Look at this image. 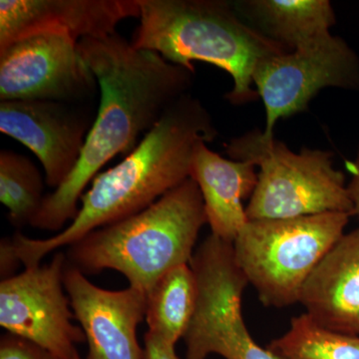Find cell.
I'll return each mask as SVG.
<instances>
[{
  "label": "cell",
  "instance_id": "obj_1",
  "mask_svg": "<svg viewBox=\"0 0 359 359\" xmlns=\"http://www.w3.org/2000/svg\"><path fill=\"white\" fill-rule=\"evenodd\" d=\"M100 90V105L81 158L62 185L45 197L32 224L61 231L76 218L85 189L115 156L131 154L170 106L188 94L194 72L119 33L78 41Z\"/></svg>",
  "mask_w": 359,
  "mask_h": 359
},
{
  "label": "cell",
  "instance_id": "obj_2",
  "mask_svg": "<svg viewBox=\"0 0 359 359\" xmlns=\"http://www.w3.org/2000/svg\"><path fill=\"white\" fill-rule=\"evenodd\" d=\"M218 131L198 99L186 94L168 108L154 128L131 154L97 175L82 195L76 218L48 238L11 237L25 269L40 266L47 255L70 247L91 231L138 214L191 178L194 156L201 143H210Z\"/></svg>",
  "mask_w": 359,
  "mask_h": 359
},
{
  "label": "cell",
  "instance_id": "obj_3",
  "mask_svg": "<svg viewBox=\"0 0 359 359\" xmlns=\"http://www.w3.org/2000/svg\"><path fill=\"white\" fill-rule=\"evenodd\" d=\"M139 25L131 43L157 52L169 62L194 69L203 61L223 69L233 80L226 95L244 104L259 96L252 89L257 65L269 56L292 51L241 18L235 6L222 0H138Z\"/></svg>",
  "mask_w": 359,
  "mask_h": 359
},
{
  "label": "cell",
  "instance_id": "obj_4",
  "mask_svg": "<svg viewBox=\"0 0 359 359\" xmlns=\"http://www.w3.org/2000/svg\"><path fill=\"white\" fill-rule=\"evenodd\" d=\"M207 223L199 187L189 178L147 209L71 245L66 259L83 273L119 271L147 294L167 271L190 264Z\"/></svg>",
  "mask_w": 359,
  "mask_h": 359
},
{
  "label": "cell",
  "instance_id": "obj_5",
  "mask_svg": "<svg viewBox=\"0 0 359 359\" xmlns=\"http://www.w3.org/2000/svg\"><path fill=\"white\" fill-rule=\"evenodd\" d=\"M235 161L259 168L257 184L245 208L248 221L299 218L327 212L353 216L346 177L332 154L320 150L290 151L275 137L252 131L226 145Z\"/></svg>",
  "mask_w": 359,
  "mask_h": 359
},
{
  "label": "cell",
  "instance_id": "obj_6",
  "mask_svg": "<svg viewBox=\"0 0 359 359\" xmlns=\"http://www.w3.org/2000/svg\"><path fill=\"white\" fill-rule=\"evenodd\" d=\"M351 215L327 212L248 221L233 242L235 256L266 306L299 302L304 283L344 235Z\"/></svg>",
  "mask_w": 359,
  "mask_h": 359
},
{
  "label": "cell",
  "instance_id": "obj_7",
  "mask_svg": "<svg viewBox=\"0 0 359 359\" xmlns=\"http://www.w3.org/2000/svg\"><path fill=\"white\" fill-rule=\"evenodd\" d=\"M252 82L266 108L263 133L273 138L276 122L306 110L321 89L359 91V58L344 39L330 34L309 46L264 58Z\"/></svg>",
  "mask_w": 359,
  "mask_h": 359
},
{
  "label": "cell",
  "instance_id": "obj_8",
  "mask_svg": "<svg viewBox=\"0 0 359 359\" xmlns=\"http://www.w3.org/2000/svg\"><path fill=\"white\" fill-rule=\"evenodd\" d=\"M97 86L78 42L68 35L39 33L0 49V101L85 104Z\"/></svg>",
  "mask_w": 359,
  "mask_h": 359
},
{
  "label": "cell",
  "instance_id": "obj_9",
  "mask_svg": "<svg viewBox=\"0 0 359 359\" xmlns=\"http://www.w3.org/2000/svg\"><path fill=\"white\" fill-rule=\"evenodd\" d=\"M66 254L56 252L50 263L25 269L0 283V325L9 334L30 340L60 359H70L86 337L73 323L66 297Z\"/></svg>",
  "mask_w": 359,
  "mask_h": 359
},
{
  "label": "cell",
  "instance_id": "obj_10",
  "mask_svg": "<svg viewBox=\"0 0 359 359\" xmlns=\"http://www.w3.org/2000/svg\"><path fill=\"white\" fill-rule=\"evenodd\" d=\"M191 268L197 283V301L187 330L186 359L223 355L230 347L250 337L242 314L247 276L235 255L224 248L203 250Z\"/></svg>",
  "mask_w": 359,
  "mask_h": 359
},
{
  "label": "cell",
  "instance_id": "obj_11",
  "mask_svg": "<svg viewBox=\"0 0 359 359\" xmlns=\"http://www.w3.org/2000/svg\"><path fill=\"white\" fill-rule=\"evenodd\" d=\"M94 120L84 104L0 101V132L39 158L45 183L54 190L77 166Z\"/></svg>",
  "mask_w": 359,
  "mask_h": 359
},
{
  "label": "cell",
  "instance_id": "obj_12",
  "mask_svg": "<svg viewBox=\"0 0 359 359\" xmlns=\"http://www.w3.org/2000/svg\"><path fill=\"white\" fill-rule=\"evenodd\" d=\"M63 280L88 344L86 359H144L137 339V327L146 316L143 290L101 289L67 261Z\"/></svg>",
  "mask_w": 359,
  "mask_h": 359
},
{
  "label": "cell",
  "instance_id": "obj_13",
  "mask_svg": "<svg viewBox=\"0 0 359 359\" xmlns=\"http://www.w3.org/2000/svg\"><path fill=\"white\" fill-rule=\"evenodd\" d=\"M139 16L138 0H1L0 49L39 33L68 35L77 42L99 39Z\"/></svg>",
  "mask_w": 359,
  "mask_h": 359
},
{
  "label": "cell",
  "instance_id": "obj_14",
  "mask_svg": "<svg viewBox=\"0 0 359 359\" xmlns=\"http://www.w3.org/2000/svg\"><path fill=\"white\" fill-rule=\"evenodd\" d=\"M299 302L323 327L359 337V229L328 250L304 283Z\"/></svg>",
  "mask_w": 359,
  "mask_h": 359
},
{
  "label": "cell",
  "instance_id": "obj_15",
  "mask_svg": "<svg viewBox=\"0 0 359 359\" xmlns=\"http://www.w3.org/2000/svg\"><path fill=\"white\" fill-rule=\"evenodd\" d=\"M256 166L224 159L201 143L194 156L191 178L199 187L208 224L216 237L235 242L247 224L243 200L252 197L257 184Z\"/></svg>",
  "mask_w": 359,
  "mask_h": 359
},
{
  "label": "cell",
  "instance_id": "obj_16",
  "mask_svg": "<svg viewBox=\"0 0 359 359\" xmlns=\"http://www.w3.org/2000/svg\"><path fill=\"white\" fill-rule=\"evenodd\" d=\"M257 29L290 50L309 46L330 34L335 23L327 0H250L233 4Z\"/></svg>",
  "mask_w": 359,
  "mask_h": 359
},
{
  "label": "cell",
  "instance_id": "obj_17",
  "mask_svg": "<svg viewBox=\"0 0 359 359\" xmlns=\"http://www.w3.org/2000/svg\"><path fill=\"white\" fill-rule=\"evenodd\" d=\"M196 301L197 283L190 264L167 271L146 294L148 332L176 344L190 325Z\"/></svg>",
  "mask_w": 359,
  "mask_h": 359
},
{
  "label": "cell",
  "instance_id": "obj_18",
  "mask_svg": "<svg viewBox=\"0 0 359 359\" xmlns=\"http://www.w3.org/2000/svg\"><path fill=\"white\" fill-rule=\"evenodd\" d=\"M268 348L282 359H359V337L323 327L306 313L292 318L287 334Z\"/></svg>",
  "mask_w": 359,
  "mask_h": 359
},
{
  "label": "cell",
  "instance_id": "obj_19",
  "mask_svg": "<svg viewBox=\"0 0 359 359\" xmlns=\"http://www.w3.org/2000/svg\"><path fill=\"white\" fill-rule=\"evenodd\" d=\"M45 197L43 179L34 163L13 151H0V201L14 228L32 226Z\"/></svg>",
  "mask_w": 359,
  "mask_h": 359
},
{
  "label": "cell",
  "instance_id": "obj_20",
  "mask_svg": "<svg viewBox=\"0 0 359 359\" xmlns=\"http://www.w3.org/2000/svg\"><path fill=\"white\" fill-rule=\"evenodd\" d=\"M0 359H60L43 347L6 332L0 339Z\"/></svg>",
  "mask_w": 359,
  "mask_h": 359
},
{
  "label": "cell",
  "instance_id": "obj_21",
  "mask_svg": "<svg viewBox=\"0 0 359 359\" xmlns=\"http://www.w3.org/2000/svg\"><path fill=\"white\" fill-rule=\"evenodd\" d=\"M144 344V359H179L175 351V344L153 332H146Z\"/></svg>",
  "mask_w": 359,
  "mask_h": 359
},
{
  "label": "cell",
  "instance_id": "obj_22",
  "mask_svg": "<svg viewBox=\"0 0 359 359\" xmlns=\"http://www.w3.org/2000/svg\"><path fill=\"white\" fill-rule=\"evenodd\" d=\"M21 264L13 249L11 238H4L0 243V276L2 280L13 276L14 271Z\"/></svg>",
  "mask_w": 359,
  "mask_h": 359
},
{
  "label": "cell",
  "instance_id": "obj_23",
  "mask_svg": "<svg viewBox=\"0 0 359 359\" xmlns=\"http://www.w3.org/2000/svg\"><path fill=\"white\" fill-rule=\"evenodd\" d=\"M349 168L353 174V179L347 186V189H348L349 197H351L353 205V216H356L359 219V148L355 160L351 163Z\"/></svg>",
  "mask_w": 359,
  "mask_h": 359
},
{
  "label": "cell",
  "instance_id": "obj_24",
  "mask_svg": "<svg viewBox=\"0 0 359 359\" xmlns=\"http://www.w3.org/2000/svg\"><path fill=\"white\" fill-rule=\"evenodd\" d=\"M70 359H81L80 358L79 354H78L77 351L74 354H73L72 358Z\"/></svg>",
  "mask_w": 359,
  "mask_h": 359
}]
</instances>
